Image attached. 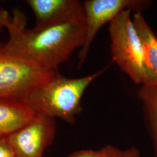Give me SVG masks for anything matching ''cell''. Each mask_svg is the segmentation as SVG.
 Returning <instances> with one entry per match:
<instances>
[{"label":"cell","mask_w":157,"mask_h":157,"mask_svg":"<svg viewBox=\"0 0 157 157\" xmlns=\"http://www.w3.org/2000/svg\"><path fill=\"white\" fill-rule=\"evenodd\" d=\"M27 19L19 8L13 11L6 28L10 34L4 50L48 71L67 61L86 39L85 22H69L35 30L26 29Z\"/></svg>","instance_id":"6da1fadb"},{"label":"cell","mask_w":157,"mask_h":157,"mask_svg":"<svg viewBox=\"0 0 157 157\" xmlns=\"http://www.w3.org/2000/svg\"><path fill=\"white\" fill-rule=\"evenodd\" d=\"M108 67L80 78H67L56 72L49 80L34 89L21 100L36 115L60 118L74 124L82 109L81 102L85 91Z\"/></svg>","instance_id":"7a4b0ae2"},{"label":"cell","mask_w":157,"mask_h":157,"mask_svg":"<svg viewBox=\"0 0 157 157\" xmlns=\"http://www.w3.org/2000/svg\"><path fill=\"white\" fill-rule=\"evenodd\" d=\"M132 11L122 12L109 22V34L113 61L136 84H144L143 50L131 17Z\"/></svg>","instance_id":"3957f363"},{"label":"cell","mask_w":157,"mask_h":157,"mask_svg":"<svg viewBox=\"0 0 157 157\" xmlns=\"http://www.w3.org/2000/svg\"><path fill=\"white\" fill-rule=\"evenodd\" d=\"M56 72L11 55L0 46V98L22 100Z\"/></svg>","instance_id":"277c9868"},{"label":"cell","mask_w":157,"mask_h":157,"mask_svg":"<svg viewBox=\"0 0 157 157\" xmlns=\"http://www.w3.org/2000/svg\"><path fill=\"white\" fill-rule=\"evenodd\" d=\"M83 6L85 13L86 39L78 53V67L81 68L93 40L100 29L110 22L122 12L129 10L141 12L148 8L151 1L147 0H86Z\"/></svg>","instance_id":"5b68a950"},{"label":"cell","mask_w":157,"mask_h":157,"mask_svg":"<svg viewBox=\"0 0 157 157\" xmlns=\"http://www.w3.org/2000/svg\"><path fill=\"white\" fill-rule=\"evenodd\" d=\"M56 132L54 118L36 115L29 124L6 137L17 157H43Z\"/></svg>","instance_id":"8992f818"},{"label":"cell","mask_w":157,"mask_h":157,"mask_svg":"<svg viewBox=\"0 0 157 157\" xmlns=\"http://www.w3.org/2000/svg\"><path fill=\"white\" fill-rule=\"evenodd\" d=\"M33 11L36 25L40 30L69 22H85L83 3L78 0H26Z\"/></svg>","instance_id":"52a82bcc"},{"label":"cell","mask_w":157,"mask_h":157,"mask_svg":"<svg viewBox=\"0 0 157 157\" xmlns=\"http://www.w3.org/2000/svg\"><path fill=\"white\" fill-rule=\"evenodd\" d=\"M143 50L145 79L143 85L157 87V37L144 18L141 12L132 17Z\"/></svg>","instance_id":"ba28073f"},{"label":"cell","mask_w":157,"mask_h":157,"mask_svg":"<svg viewBox=\"0 0 157 157\" xmlns=\"http://www.w3.org/2000/svg\"><path fill=\"white\" fill-rule=\"evenodd\" d=\"M36 117L33 110L22 100L0 98V137L13 133Z\"/></svg>","instance_id":"9c48e42d"},{"label":"cell","mask_w":157,"mask_h":157,"mask_svg":"<svg viewBox=\"0 0 157 157\" xmlns=\"http://www.w3.org/2000/svg\"><path fill=\"white\" fill-rule=\"evenodd\" d=\"M146 118L154 141L155 157H157V87L143 85L139 91Z\"/></svg>","instance_id":"30bf717a"},{"label":"cell","mask_w":157,"mask_h":157,"mask_svg":"<svg viewBox=\"0 0 157 157\" xmlns=\"http://www.w3.org/2000/svg\"><path fill=\"white\" fill-rule=\"evenodd\" d=\"M107 157H141L140 152L136 147L121 150L113 146L103 147Z\"/></svg>","instance_id":"8fae6325"},{"label":"cell","mask_w":157,"mask_h":157,"mask_svg":"<svg viewBox=\"0 0 157 157\" xmlns=\"http://www.w3.org/2000/svg\"><path fill=\"white\" fill-rule=\"evenodd\" d=\"M0 157H17L7 137H0Z\"/></svg>","instance_id":"7c38bea8"},{"label":"cell","mask_w":157,"mask_h":157,"mask_svg":"<svg viewBox=\"0 0 157 157\" xmlns=\"http://www.w3.org/2000/svg\"><path fill=\"white\" fill-rule=\"evenodd\" d=\"M67 157H107L104 148L98 151L82 150L74 152Z\"/></svg>","instance_id":"4fadbf2b"},{"label":"cell","mask_w":157,"mask_h":157,"mask_svg":"<svg viewBox=\"0 0 157 157\" xmlns=\"http://www.w3.org/2000/svg\"><path fill=\"white\" fill-rule=\"evenodd\" d=\"M10 18L8 12L0 7V30L4 27L6 28Z\"/></svg>","instance_id":"5bb4252c"}]
</instances>
